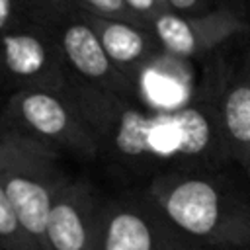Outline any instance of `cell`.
I'll return each mask as SVG.
<instances>
[{
    "instance_id": "cell-6",
    "label": "cell",
    "mask_w": 250,
    "mask_h": 250,
    "mask_svg": "<svg viewBox=\"0 0 250 250\" xmlns=\"http://www.w3.org/2000/svg\"><path fill=\"white\" fill-rule=\"evenodd\" d=\"M4 84L16 90H47L64 94L70 70L51 29L31 21L2 31Z\"/></svg>"
},
{
    "instance_id": "cell-15",
    "label": "cell",
    "mask_w": 250,
    "mask_h": 250,
    "mask_svg": "<svg viewBox=\"0 0 250 250\" xmlns=\"http://www.w3.org/2000/svg\"><path fill=\"white\" fill-rule=\"evenodd\" d=\"M31 12V20L41 23L43 20H47L55 10H59L62 4H66L68 0H23Z\"/></svg>"
},
{
    "instance_id": "cell-9",
    "label": "cell",
    "mask_w": 250,
    "mask_h": 250,
    "mask_svg": "<svg viewBox=\"0 0 250 250\" xmlns=\"http://www.w3.org/2000/svg\"><path fill=\"white\" fill-rule=\"evenodd\" d=\"M107 203L86 178H68L47 217V250H102Z\"/></svg>"
},
{
    "instance_id": "cell-11",
    "label": "cell",
    "mask_w": 250,
    "mask_h": 250,
    "mask_svg": "<svg viewBox=\"0 0 250 250\" xmlns=\"http://www.w3.org/2000/svg\"><path fill=\"white\" fill-rule=\"evenodd\" d=\"M86 20L96 29L107 57L111 62L133 82L137 72L152 61L158 53H162V45L156 39L150 25L119 20V18H105L92 12L82 10ZM135 88V86H133Z\"/></svg>"
},
{
    "instance_id": "cell-3",
    "label": "cell",
    "mask_w": 250,
    "mask_h": 250,
    "mask_svg": "<svg viewBox=\"0 0 250 250\" xmlns=\"http://www.w3.org/2000/svg\"><path fill=\"white\" fill-rule=\"evenodd\" d=\"M62 152L0 123V191L25 227L47 250V217L57 193L68 182L61 168Z\"/></svg>"
},
{
    "instance_id": "cell-13",
    "label": "cell",
    "mask_w": 250,
    "mask_h": 250,
    "mask_svg": "<svg viewBox=\"0 0 250 250\" xmlns=\"http://www.w3.org/2000/svg\"><path fill=\"white\" fill-rule=\"evenodd\" d=\"M80 10L98 14V16H105V18H119V20H131V21H139L135 18V14L129 10V6L125 4V0H72ZM143 23V21H139Z\"/></svg>"
},
{
    "instance_id": "cell-12",
    "label": "cell",
    "mask_w": 250,
    "mask_h": 250,
    "mask_svg": "<svg viewBox=\"0 0 250 250\" xmlns=\"http://www.w3.org/2000/svg\"><path fill=\"white\" fill-rule=\"evenodd\" d=\"M0 244L2 250H43L35 234L25 227L10 199L0 191Z\"/></svg>"
},
{
    "instance_id": "cell-5",
    "label": "cell",
    "mask_w": 250,
    "mask_h": 250,
    "mask_svg": "<svg viewBox=\"0 0 250 250\" xmlns=\"http://www.w3.org/2000/svg\"><path fill=\"white\" fill-rule=\"evenodd\" d=\"M102 250H213L182 230L146 193L109 199Z\"/></svg>"
},
{
    "instance_id": "cell-7",
    "label": "cell",
    "mask_w": 250,
    "mask_h": 250,
    "mask_svg": "<svg viewBox=\"0 0 250 250\" xmlns=\"http://www.w3.org/2000/svg\"><path fill=\"white\" fill-rule=\"evenodd\" d=\"M41 23L51 29L76 80L135 100L133 82L111 62L96 29L72 0L62 4Z\"/></svg>"
},
{
    "instance_id": "cell-2",
    "label": "cell",
    "mask_w": 250,
    "mask_h": 250,
    "mask_svg": "<svg viewBox=\"0 0 250 250\" xmlns=\"http://www.w3.org/2000/svg\"><path fill=\"white\" fill-rule=\"evenodd\" d=\"M145 193L188 234L211 248H250V201L219 170H170Z\"/></svg>"
},
{
    "instance_id": "cell-16",
    "label": "cell",
    "mask_w": 250,
    "mask_h": 250,
    "mask_svg": "<svg viewBox=\"0 0 250 250\" xmlns=\"http://www.w3.org/2000/svg\"><path fill=\"white\" fill-rule=\"evenodd\" d=\"M166 6L180 14H201L215 8V0H164Z\"/></svg>"
},
{
    "instance_id": "cell-10",
    "label": "cell",
    "mask_w": 250,
    "mask_h": 250,
    "mask_svg": "<svg viewBox=\"0 0 250 250\" xmlns=\"http://www.w3.org/2000/svg\"><path fill=\"white\" fill-rule=\"evenodd\" d=\"M219 113L229 158L246 170L250 154V33L248 47L234 53L223 86Z\"/></svg>"
},
{
    "instance_id": "cell-4",
    "label": "cell",
    "mask_w": 250,
    "mask_h": 250,
    "mask_svg": "<svg viewBox=\"0 0 250 250\" xmlns=\"http://www.w3.org/2000/svg\"><path fill=\"white\" fill-rule=\"evenodd\" d=\"M21 133L80 158L100 156L98 139L66 94L47 90H16L8 94L2 121Z\"/></svg>"
},
{
    "instance_id": "cell-8",
    "label": "cell",
    "mask_w": 250,
    "mask_h": 250,
    "mask_svg": "<svg viewBox=\"0 0 250 250\" xmlns=\"http://www.w3.org/2000/svg\"><path fill=\"white\" fill-rule=\"evenodd\" d=\"M150 29L170 55L203 61L234 37L250 31V20L236 4H219L201 14L168 10L152 20Z\"/></svg>"
},
{
    "instance_id": "cell-1",
    "label": "cell",
    "mask_w": 250,
    "mask_h": 250,
    "mask_svg": "<svg viewBox=\"0 0 250 250\" xmlns=\"http://www.w3.org/2000/svg\"><path fill=\"white\" fill-rule=\"evenodd\" d=\"M225 86V84H223ZM92 127L100 154L150 178L170 170H219L229 158L221 129V94L182 111H150L137 100L70 78L64 92Z\"/></svg>"
},
{
    "instance_id": "cell-14",
    "label": "cell",
    "mask_w": 250,
    "mask_h": 250,
    "mask_svg": "<svg viewBox=\"0 0 250 250\" xmlns=\"http://www.w3.org/2000/svg\"><path fill=\"white\" fill-rule=\"evenodd\" d=\"M125 4L135 14V18L145 25H150L152 20H156L160 14L170 10L164 0H125Z\"/></svg>"
},
{
    "instance_id": "cell-17",
    "label": "cell",
    "mask_w": 250,
    "mask_h": 250,
    "mask_svg": "<svg viewBox=\"0 0 250 250\" xmlns=\"http://www.w3.org/2000/svg\"><path fill=\"white\" fill-rule=\"evenodd\" d=\"M246 174H248V180H250V154H248V166H246Z\"/></svg>"
}]
</instances>
